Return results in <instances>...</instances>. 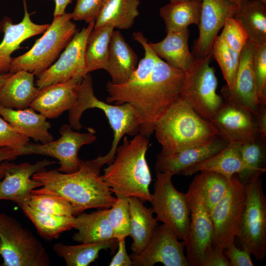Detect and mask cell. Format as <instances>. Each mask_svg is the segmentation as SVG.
Listing matches in <instances>:
<instances>
[{"label": "cell", "mask_w": 266, "mask_h": 266, "mask_svg": "<svg viewBox=\"0 0 266 266\" xmlns=\"http://www.w3.org/2000/svg\"><path fill=\"white\" fill-rule=\"evenodd\" d=\"M184 72L159 57L152 72L133 83L113 84L108 81L106 102L130 104L140 120L139 133L150 137L156 123L180 95Z\"/></svg>", "instance_id": "cell-1"}, {"label": "cell", "mask_w": 266, "mask_h": 266, "mask_svg": "<svg viewBox=\"0 0 266 266\" xmlns=\"http://www.w3.org/2000/svg\"><path fill=\"white\" fill-rule=\"evenodd\" d=\"M106 161L100 155L90 160H81L75 172L63 173L57 169H44L34 173L32 178L42 188L36 190L63 197L72 205L75 215L91 208H109L116 200L100 174Z\"/></svg>", "instance_id": "cell-2"}, {"label": "cell", "mask_w": 266, "mask_h": 266, "mask_svg": "<svg viewBox=\"0 0 266 266\" xmlns=\"http://www.w3.org/2000/svg\"><path fill=\"white\" fill-rule=\"evenodd\" d=\"M149 137L140 133L129 139L123 137L112 162L103 169L102 179L117 198L136 197L151 202L152 177L146 159Z\"/></svg>", "instance_id": "cell-3"}, {"label": "cell", "mask_w": 266, "mask_h": 266, "mask_svg": "<svg viewBox=\"0 0 266 266\" xmlns=\"http://www.w3.org/2000/svg\"><path fill=\"white\" fill-rule=\"evenodd\" d=\"M154 133L160 153L169 154L210 141L218 135L213 124L202 118L180 96L156 123Z\"/></svg>", "instance_id": "cell-4"}, {"label": "cell", "mask_w": 266, "mask_h": 266, "mask_svg": "<svg viewBox=\"0 0 266 266\" xmlns=\"http://www.w3.org/2000/svg\"><path fill=\"white\" fill-rule=\"evenodd\" d=\"M95 108L103 111L113 131L111 147L104 156L109 165L114 159L121 139L125 135L133 136L139 133L140 120L136 110L128 103L112 105L99 100L94 94L91 75L88 73L79 84L76 100L68 110V120L72 128L77 131L83 128L80 123L83 113L87 109Z\"/></svg>", "instance_id": "cell-5"}, {"label": "cell", "mask_w": 266, "mask_h": 266, "mask_svg": "<svg viewBox=\"0 0 266 266\" xmlns=\"http://www.w3.org/2000/svg\"><path fill=\"white\" fill-rule=\"evenodd\" d=\"M71 13L54 17L42 36L24 54L13 58L9 72L23 70L38 77L58 58L77 32Z\"/></svg>", "instance_id": "cell-6"}, {"label": "cell", "mask_w": 266, "mask_h": 266, "mask_svg": "<svg viewBox=\"0 0 266 266\" xmlns=\"http://www.w3.org/2000/svg\"><path fill=\"white\" fill-rule=\"evenodd\" d=\"M1 266H49L50 256L32 232L14 218L0 213Z\"/></svg>", "instance_id": "cell-7"}, {"label": "cell", "mask_w": 266, "mask_h": 266, "mask_svg": "<svg viewBox=\"0 0 266 266\" xmlns=\"http://www.w3.org/2000/svg\"><path fill=\"white\" fill-rule=\"evenodd\" d=\"M190 211L189 230L183 240L190 266H204L212 251L214 228L196 175L185 193Z\"/></svg>", "instance_id": "cell-8"}, {"label": "cell", "mask_w": 266, "mask_h": 266, "mask_svg": "<svg viewBox=\"0 0 266 266\" xmlns=\"http://www.w3.org/2000/svg\"><path fill=\"white\" fill-rule=\"evenodd\" d=\"M261 172H257L245 184L246 202L241 226L237 237L242 249L262 262L266 255V197Z\"/></svg>", "instance_id": "cell-9"}, {"label": "cell", "mask_w": 266, "mask_h": 266, "mask_svg": "<svg viewBox=\"0 0 266 266\" xmlns=\"http://www.w3.org/2000/svg\"><path fill=\"white\" fill-rule=\"evenodd\" d=\"M211 54L195 58L184 72L180 96L185 99L203 119L211 122L224 101L217 93L218 80L210 66Z\"/></svg>", "instance_id": "cell-10"}, {"label": "cell", "mask_w": 266, "mask_h": 266, "mask_svg": "<svg viewBox=\"0 0 266 266\" xmlns=\"http://www.w3.org/2000/svg\"><path fill=\"white\" fill-rule=\"evenodd\" d=\"M173 175L156 170V180L151 203L157 221L173 232L179 239L187 235L190 211L186 194L178 191L172 182Z\"/></svg>", "instance_id": "cell-11"}, {"label": "cell", "mask_w": 266, "mask_h": 266, "mask_svg": "<svg viewBox=\"0 0 266 266\" xmlns=\"http://www.w3.org/2000/svg\"><path fill=\"white\" fill-rule=\"evenodd\" d=\"M246 202L245 184L237 174L231 178L227 194L211 212L214 228L212 248L223 252L234 242L240 232Z\"/></svg>", "instance_id": "cell-12"}, {"label": "cell", "mask_w": 266, "mask_h": 266, "mask_svg": "<svg viewBox=\"0 0 266 266\" xmlns=\"http://www.w3.org/2000/svg\"><path fill=\"white\" fill-rule=\"evenodd\" d=\"M80 133L72 130L69 124H63L60 128V137L42 144L28 143L20 150V155L39 154L57 159L60 166L59 171L69 173L80 167L81 160L78 154L81 147L95 141L97 137L94 129Z\"/></svg>", "instance_id": "cell-13"}, {"label": "cell", "mask_w": 266, "mask_h": 266, "mask_svg": "<svg viewBox=\"0 0 266 266\" xmlns=\"http://www.w3.org/2000/svg\"><path fill=\"white\" fill-rule=\"evenodd\" d=\"M95 23H89L87 27L77 32L58 60L37 77L36 85L39 90L52 84L67 81L72 78L82 79L86 75V43Z\"/></svg>", "instance_id": "cell-14"}, {"label": "cell", "mask_w": 266, "mask_h": 266, "mask_svg": "<svg viewBox=\"0 0 266 266\" xmlns=\"http://www.w3.org/2000/svg\"><path fill=\"white\" fill-rule=\"evenodd\" d=\"M185 245L166 225H158L147 245L139 254L130 256L134 266H153L161 263L165 266H190L184 254Z\"/></svg>", "instance_id": "cell-15"}, {"label": "cell", "mask_w": 266, "mask_h": 266, "mask_svg": "<svg viewBox=\"0 0 266 266\" xmlns=\"http://www.w3.org/2000/svg\"><path fill=\"white\" fill-rule=\"evenodd\" d=\"M55 163L47 159L35 164L24 163L16 165L2 162L4 177L0 180V200H9L20 207L27 205L32 191L42 186L38 181L32 178L33 175L44 168Z\"/></svg>", "instance_id": "cell-16"}, {"label": "cell", "mask_w": 266, "mask_h": 266, "mask_svg": "<svg viewBox=\"0 0 266 266\" xmlns=\"http://www.w3.org/2000/svg\"><path fill=\"white\" fill-rule=\"evenodd\" d=\"M256 115L244 107L224 101L211 122L219 136L228 142L243 144L260 136Z\"/></svg>", "instance_id": "cell-17"}, {"label": "cell", "mask_w": 266, "mask_h": 266, "mask_svg": "<svg viewBox=\"0 0 266 266\" xmlns=\"http://www.w3.org/2000/svg\"><path fill=\"white\" fill-rule=\"evenodd\" d=\"M238 7L226 0H201V8L198 27L199 36L195 42V58L211 54L214 42L226 19L233 17Z\"/></svg>", "instance_id": "cell-18"}, {"label": "cell", "mask_w": 266, "mask_h": 266, "mask_svg": "<svg viewBox=\"0 0 266 266\" xmlns=\"http://www.w3.org/2000/svg\"><path fill=\"white\" fill-rule=\"evenodd\" d=\"M24 16L18 24L5 16L0 22V30L3 37L0 43V75L9 72L13 58L11 54L22 48L20 44L32 36L44 33L50 24H37L32 21L29 13L26 0H23Z\"/></svg>", "instance_id": "cell-19"}, {"label": "cell", "mask_w": 266, "mask_h": 266, "mask_svg": "<svg viewBox=\"0 0 266 266\" xmlns=\"http://www.w3.org/2000/svg\"><path fill=\"white\" fill-rule=\"evenodd\" d=\"M253 44L248 40L242 50L234 88L230 90L226 85L221 93L226 102L244 107L257 115L258 103L253 70Z\"/></svg>", "instance_id": "cell-20"}, {"label": "cell", "mask_w": 266, "mask_h": 266, "mask_svg": "<svg viewBox=\"0 0 266 266\" xmlns=\"http://www.w3.org/2000/svg\"><path fill=\"white\" fill-rule=\"evenodd\" d=\"M83 79L74 77L40 89L30 107L47 118L59 117L74 105L77 87Z\"/></svg>", "instance_id": "cell-21"}, {"label": "cell", "mask_w": 266, "mask_h": 266, "mask_svg": "<svg viewBox=\"0 0 266 266\" xmlns=\"http://www.w3.org/2000/svg\"><path fill=\"white\" fill-rule=\"evenodd\" d=\"M229 142L218 136L205 143L169 154L157 156L155 170L173 176L180 174L189 166L201 162L223 149Z\"/></svg>", "instance_id": "cell-22"}, {"label": "cell", "mask_w": 266, "mask_h": 266, "mask_svg": "<svg viewBox=\"0 0 266 266\" xmlns=\"http://www.w3.org/2000/svg\"><path fill=\"white\" fill-rule=\"evenodd\" d=\"M28 107L17 110L5 107L0 104V115L20 134L44 144L54 140L48 131L51 123L41 113Z\"/></svg>", "instance_id": "cell-23"}, {"label": "cell", "mask_w": 266, "mask_h": 266, "mask_svg": "<svg viewBox=\"0 0 266 266\" xmlns=\"http://www.w3.org/2000/svg\"><path fill=\"white\" fill-rule=\"evenodd\" d=\"M137 63V56L133 49L121 32L114 30L110 40L105 70L111 77L110 81L114 84L125 82L136 69Z\"/></svg>", "instance_id": "cell-24"}, {"label": "cell", "mask_w": 266, "mask_h": 266, "mask_svg": "<svg viewBox=\"0 0 266 266\" xmlns=\"http://www.w3.org/2000/svg\"><path fill=\"white\" fill-rule=\"evenodd\" d=\"M39 89L34 85V74L21 70L12 73L0 88V104L9 108L30 106Z\"/></svg>", "instance_id": "cell-25"}, {"label": "cell", "mask_w": 266, "mask_h": 266, "mask_svg": "<svg viewBox=\"0 0 266 266\" xmlns=\"http://www.w3.org/2000/svg\"><path fill=\"white\" fill-rule=\"evenodd\" d=\"M241 144L230 142L221 151L209 158L188 166L181 175L191 176L201 171H213L231 179L245 169L240 153Z\"/></svg>", "instance_id": "cell-26"}, {"label": "cell", "mask_w": 266, "mask_h": 266, "mask_svg": "<svg viewBox=\"0 0 266 266\" xmlns=\"http://www.w3.org/2000/svg\"><path fill=\"white\" fill-rule=\"evenodd\" d=\"M161 41L149 44L154 53L163 59L170 66L185 72L195 59L190 51L188 40L190 32L188 29L166 33Z\"/></svg>", "instance_id": "cell-27"}, {"label": "cell", "mask_w": 266, "mask_h": 266, "mask_svg": "<svg viewBox=\"0 0 266 266\" xmlns=\"http://www.w3.org/2000/svg\"><path fill=\"white\" fill-rule=\"evenodd\" d=\"M131 219L130 235L132 239V253L139 254L147 245L155 228L159 225L152 207L144 206L136 197L128 198Z\"/></svg>", "instance_id": "cell-28"}, {"label": "cell", "mask_w": 266, "mask_h": 266, "mask_svg": "<svg viewBox=\"0 0 266 266\" xmlns=\"http://www.w3.org/2000/svg\"><path fill=\"white\" fill-rule=\"evenodd\" d=\"M108 208L99 209L91 213H81L74 217L73 229L77 232L73 236L79 243L97 242L114 238L108 219Z\"/></svg>", "instance_id": "cell-29"}, {"label": "cell", "mask_w": 266, "mask_h": 266, "mask_svg": "<svg viewBox=\"0 0 266 266\" xmlns=\"http://www.w3.org/2000/svg\"><path fill=\"white\" fill-rule=\"evenodd\" d=\"M139 0H104L95 21L94 28L111 26L128 30L139 15Z\"/></svg>", "instance_id": "cell-30"}, {"label": "cell", "mask_w": 266, "mask_h": 266, "mask_svg": "<svg viewBox=\"0 0 266 266\" xmlns=\"http://www.w3.org/2000/svg\"><path fill=\"white\" fill-rule=\"evenodd\" d=\"M233 17L242 24L251 43L255 46L266 43V4L258 0H246Z\"/></svg>", "instance_id": "cell-31"}, {"label": "cell", "mask_w": 266, "mask_h": 266, "mask_svg": "<svg viewBox=\"0 0 266 266\" xmlns=\"http://www.w3.org/2000/svg\"><path fill=\"white\" fill-rule=\"evenodd\" d=\"M201 1L184 0L170 2L160 9V14L166 33L188 29L192 24H199Z\"/></svg>", "instance_id": "cell-32"}, {"label": "cell", "mask_w": 266, "mask_h": 266, "mask_svg": "<svg viewBox=\"0 0 266 266\" xmlns=\"http://www.w3.org/2000/svg\"><path fill=\"white\" fill-rule=\"evenodd\" d=\"M118 243L115 238L97 242L81 243L76 245L58 243L54 245L53 250L65 260L67 266H87L98 258L100 250L110 248L114 252Z\"/></svg>", "instance_id": "cell-33"}, {"label": "cell", "mask_w": 266, "mask_h": 266, "mask_svg": "<svg viewBox=\"0 0 266 266\" xmlns=\"http://www.w3.org/2000/svg\"><path fill=\"white\" fill-rule=\"evenodd\" d=\"M114 28L104 26L94 28L87 40L85 50V73L98 70H106L109 45Z\"/></svg>", "instance_id": "cell-34"}, {"label": "cell", "mask_w": 266, "mask_h": 266, "mask_svg": "<svg viewBox=\"0 0 266 266\" xmlns=\"http://www.w3.org/2000/svg\"><path fill=\"white\" fill-rule=\"evenodd\" d=\"M20 208L33 222L40 236L46 240L57 238L62 233L73 228L74 216L47 213L34 209L28 205Z\"/></svg>", "instance_id": "cell-35"}, {"label": "cell", "mask_w": 266, "mask_h": 266, "mask_svg": "<svg viewBox=\"0 0 266 266\" xmlns=\"http://www.w3.org/2000/svg\"><path fill=\"white\" fill-rule=\"evenodd\" d=\"M211 55L217 62L230 90L234 88L241 53L234 50L220 34L216 37Z\"/></svg>", "instance_id": "cell-36"}, {"label": "cell", "mask_w": 266, "mask_h": 266, "mask_svg": "<svg viewBox=\"0 0 266 266\" xmlns=\"http://www.w3.org/2000/svg\"><path fill=\"white\" fill-rule=\"evenodd\" d=\"M266 142L259 136L254 141L241 144L240 153L245 169L237 175L244 184L256 173L266 171Z\"/></svg>", "instance_id": "cell-37"}, {"label": "cell", "mask_w": 266, "mask_h": 266, "mask_svg": "<svg viewBox=\"0 0 266 266\" xmlns=\"http://www.w3.org/2000/svg\"><path fill=\"white\" fill-rule=\"evenodd\" d=\"M200 172L197 176L202 188L206 206L211 214L215 206L228 191L231 178L213 171H201Z\"/></svg>", "instance_id": "cell-38"}, {"label": "cell", "mask_w": 266, "mask_h": 266, "mask_svg": "<svg viewBox=\"0 0 266 266\" xmlns=\"http://www.w3.org/2000/svg\"><path fill=\"white\" fill-rule=\"evenodd\" d=\"M31 208L52 214L74 216L75 211L72 205L62 197L34 189L27 203Z\"/></svg>", "instance_id": "cell-39"}, {"label": "cell", "mask_w": 266, "mask_h": 266, "mask_svg": "<svg viewBox=\"0 0 266 266\" xmlns=\"http://www.w3.org/2000/svg\"><path fill=\"white\" fill-rule=\"evenodd\" d=\"M108 219L114 238L119 241L130 235L131 219L128 198H117L108 208Z\"/></svg>", "instance_id": "cell-40"}, {"label": "cell", "mask_w": 266, "mask_h": 266, "mask_svg": "<svg viewBox=\"0 0 266 266\" xmlns=\"http://www.w3.org/2000/svg\"><path fill=\"white\" fill-rule=\"evenodd\" d=\"M252 62L258 103L260 106L265 105L266 104V43L261 46L253 44Z\"/></svg>", "instance_id": "cell-41"}, {"label": "cell", "mask_w": 266, "mask_h": 266, "mask_svg": "<svg viewBox=\"0 0 266 266\" xmlns=\"http://www.w3.org/2000/svg\"><path fill=\"white\" fill-rule=\"evenodd\" d=\"M221 35L234 50L241 53L248 41L246 32L240 22L233 17L226 19Z\"/></svg>", "instance_id": "cell-42"}, {"label": "cell", "mask_w": 266, "mask_h": 266, "mask_svg": "<svg viewBox=\"0 0 266 266\" xmlns=\"http://www.w3.org/2000/svg\"><path fill=\"white\" fill-rule=\"evenodd\" d=\"M104 0H76L72 19L84 21L87 23L95 22Z\"/></svg>", "instance_id": "cell-43"}, {"label": "cell", "mask_w": 266, "mask_h": 266, "mask_svg": "<svg viewBox=\"0 0 266 266\" xmlns=\"http://www.w3.org/2000/svg\"><path fill=\"white\" fill-rule=\"evenodd\" d=\"M29 138L16 131L0 115V148L8 147L20 151L23 146L29 142Z\"/></svg>", "instance_id": "cell-44"}, {"label": "cell", "mask_w": 266, "mask_h": 266, "mask_svg": "<svg viewBox=\"0 0 266 266\" xmlns=\"http://www.w3.org/2000/svg\"><path fill=\"white\" fill-rule=\"evenodd\" d=\"M224 254L229 261L230 266H254L251 254L246 250L240 249L234 242L226 247Z\"/></svg>", "instance_id": "cell-45"}, {"label": "cell", "mask_w": 266, "mask_h": 266, "mask_svg": "<svg viewBox=\"0 0 266 266\" xmlns=\"http://www.w3.org/2000/svg\"><path fill=\"white\" fill-rule=\"evenodd\" d=\"M118 250L116 254L113 257L109 266H133V261L130 256L128 255L126 248L125 239L118 241Z\"/></svg>", "instance_id": "cell-46"}, {"label": "cell", "mask_w": 266, "mask_h": 266, "mask_svg": "<svg viewBox=\"0 0 266 266\" xmlns=\"http://www.w3.org/2000/svg\"><path fill=\"white\" fill-rule=\"evenodd\" d=\"M204 266H230V265L223 252L213 249Z\"/></svg>", "instance_id": "cell-47"}, {"label": "cell", "mask_w": 266, "mask_h": 266, "mask_svg": "<svg viewBox=\"0 0 266 266\" xmlns=\"http://www.w3.org/2000/svg\"><path fill=\"white\" fill-rule=\"evenodd\" d=\"M19 156L20 155L18 150L8 147H3L0 148V180L4 175V170L1 163L4 161L13 160Z\"/></svg>", "instance_id": "cell-48"}, {"label": "cell", "mask_w": 266, "mask_h": 266, "mask_svg": "<svg viewBox=\"0 0 266 266\" xmlns=\"http://www.w3.org/2000/svg\"><path fill=\"white\" fill-rule=\"evenodd\" d=\"M256 117L259 135L266 140V104L260 106Z\"/></svg>", "instance_id": "cell-49"}, {"label": "cell", "mask_w": 266, "mask_h": 266, "mask_svg": "<svg viewBox=\"0 0 266 266\" xmlns=\"http://www.w3.org/2000/svg\"><path fill=\"white\" fill-rule=\"evenodd\" d=\"M55 3V9L53 12L54 17L63 15L65 13V10L67 5L72 0H54Z\"/></svg>", "instance_id": "cell-50"}, {"label": "cell", "mask_w": 266, "mask_h": 266, "mask_svg": "<svg viewBox=\"0 0 266 266\" xmlns=\"http://www.w3.org/2000/svg\"><path fill=\"white\" fill-rule=\"evenodd\" d=\"M12 73L8 72L3 74L0 75V88L3 84L4 82L7 79Z\"/></svg>", "instance_id": "cell-51"}, {"label": "cell", "mask_w": 266, "mask_h": 266, "mask_svg": "<svg viewBox=\"0 0 266 266\" xmlns=\"http://www.w3.org/2000/svg\"><path fill=\"white\" fill-rule=\"evenodd\" d=\"M233 5L239 7L246 0H226Z\"/></svg>", "instance_id": "cell-52"}, {"label": "cell", "mask_w": 266, "mask_h": 266, "mask_svg": "<svg viewBox=\"0 0 266 266\" xmlns=\"http://www.w3.org/2000/svg\"><path fill=\"white\" fill-rule=\"evenodd\" d=\"M170 2H177V1H184V0H198V1H201V0H169Z\"/></svg>", "instance_id": "cell-53"}, {"label": "cell", "mask_w": 266, "mask_h": 266, "mask_svg": "<svg viewBox=\"0 0 266 266\" xmlns=\"http://www.w3.org/2000/svg\"><path fill=\"white\" fill-rule=\"evenodd\" d=\"M263 3L266 4V0H258Z\"/></svg>", "instance_id": "cell-54"}]
</instances>
